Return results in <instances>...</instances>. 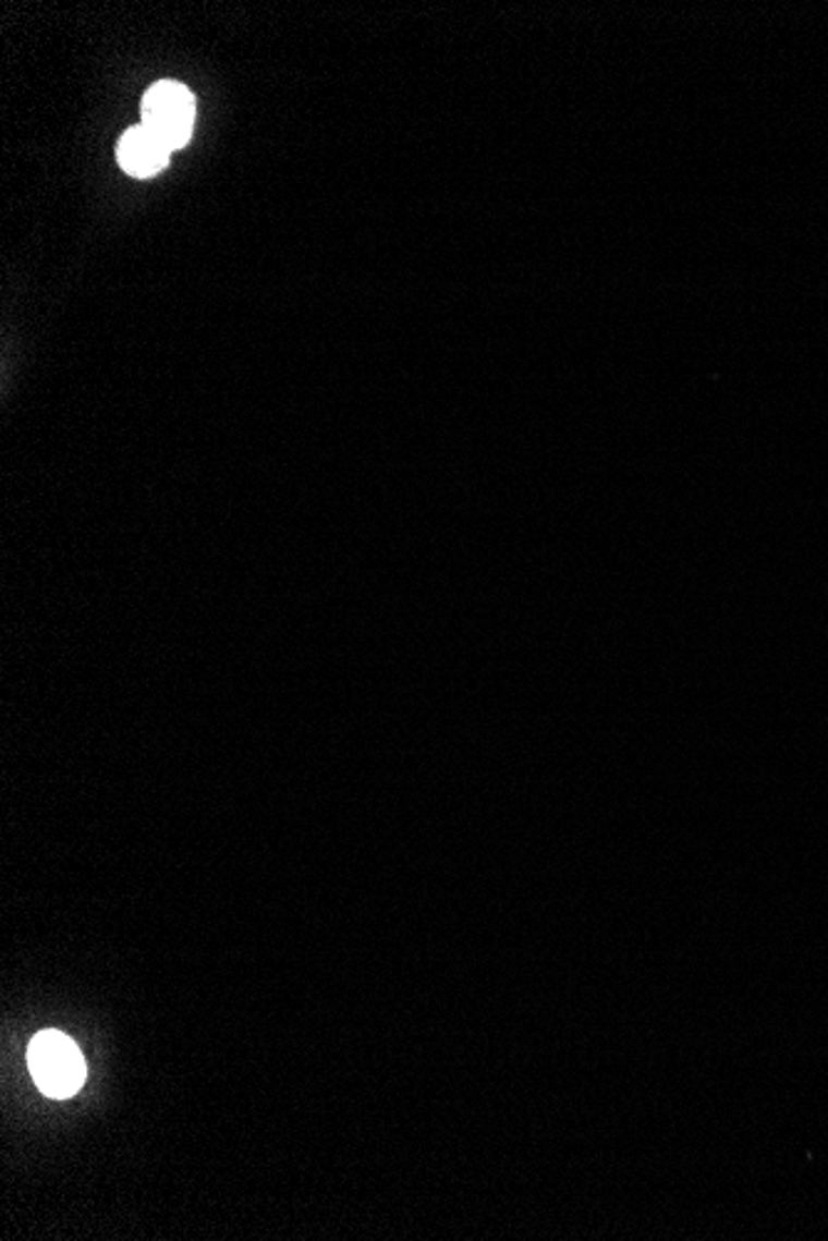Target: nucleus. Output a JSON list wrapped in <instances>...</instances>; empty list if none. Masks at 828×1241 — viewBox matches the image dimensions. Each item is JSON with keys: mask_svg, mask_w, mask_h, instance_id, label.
I'll return each mask as SVG.
<instances>
[{"mask_svg": "<svg viewBox=\"0 0 828 1241\" xmlns=\"http://www.w3.org/2000/svg\"><path fill=\"white\" fill-rule=\"evenodd\" d=\"M28 1068L38 1088L50 1098H70L85 1083V1058L60 1031H40L31 1041Z\"/></svg>", "mask_w": 828, "mask_h": 1241, "instance_id": "1", "label": "nucleus"}, {"mask_svg": "<svg viewBox=\"0 0 828 1241\" xmlns=\"http://www.w3.org/2000/svg\"><path fill=\"white\" fill-rule=\"evenodd\" d=\"M194 95L184 85L165 80L149 87L142 102V124L149 126L169 149H182L192 137Z\"/></svg>", "mask_w": 828, "mask_h": 1241, "instance_id": "2", "label": "nucleus"}, {"mask_svg": "<svg viewBox=\"0 0 828 1241\" xmlns=\"http://www.w3.org/2000/svg\"><path fill=\"white\" fill-rule=\"evenodd\" d=\"M172 149L161 142L149 126H130L117 144V161L127 174L147 179L167 167Z\"/></svg>", "mask_w": 828, "mask_h": 1241, "instance_id": "3", "label": "nucleus"}]
</instances>
